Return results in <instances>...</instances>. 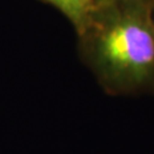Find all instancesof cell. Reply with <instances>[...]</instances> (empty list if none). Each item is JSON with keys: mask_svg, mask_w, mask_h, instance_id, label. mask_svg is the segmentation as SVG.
I'll return each mask as SVG.
<instances>
[{"mask_svg": "<svg viewBox=\"0 0 154 154\" xmlns=\"http://www.w3.org/2000/svg\"><path fill=\"white\" fill-rule=\"evenodd\" d=\"M57 8L74 27L78 34L88 23L95 5L93 0H41Z\"/></svg>", "mask_w": 154, "mask_h": 154, "instance_id": "obj_2", "label": "cell"}, {"mask_svg": "<svg viewBox=\"0 0 154 154\" xmlns=\"http://www.w3.org/2000/svg\"><path fill=\"white\" fill-rule=\"evenodd\" d=\"M77 35L79 56L106 94L154 96L152 0L97 6Z\"/></svg>", "mask_w": 154, "mask_h": 154, "instance_id": "obj_1", "label": "cell"}, {"mask_svg": "<svg viewBox=\"0 0 154 154\" xmlns=\"http://www.w3.org/2000/svg\"><path fill=\"white\" fill-rule=\"evenodd\" d=\"M113 1H115V0H93L95 7H97V6H100V5L107 4V3H110V2H113Z\"/></svg>", "mask_w": 154, "mask_h": 154, "instance_id": "obj_3", "label": "cell"}, {"mask_svg": "<svg viewBox=\"0 0 154 154\" xmlns=\"http://www.w3.org/2000/svg\"><path fill=\"white\" fill-rule=\"evenodd\" d=\"M152 18H153V22H154V0H152Z\"/></svg>", "mask_w": 154, "mask_h": 154, "instance_id": "obj_4", "label": "cell"}]
</instances>
